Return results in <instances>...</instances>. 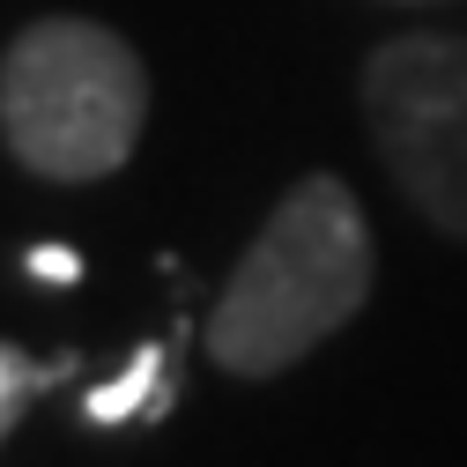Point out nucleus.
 Masks as SVG:
<instances>
[{"mask_svg":"<svg viewBox=\"0 0 467 467\" xmlns=\"http://www.w3.org/2000/svg\"><path fill=\"white\" fill-rule=\"evenodd\" d=\"M371 297V230L341 179H305L260 223L238 275L208 312V357L238 379H275L327 334H341Z\"/></svg>","mask_w":467,"mask_h":467,"instance_id":"f257e3e1","label":"nucleus"},{"mask_svg":"<svg viewBox=\"0 0 467 467\" xmlns=\"http://www.w3.org/2000/svg\"><path fill=\"white\" fill-rule=\"evenodd\" d=\"M67 371H75V357H60V364H37V357H23L16 341H0V438H8L23 408H30L45 386H60Z\"/></svg>","mask_w":467,"mask_h":467,"instance_id":"39448f33","label":"nucleus"},{"mask_svg":"<svg viewBox=\"0 0 467 467\" xmlns=\"http://www.w3.org/2000/svg\"><path fill=\"white\" fill-rule=\"evenodd\" d=\"M149 119V75L104 23H30L0 60V134L37 179H104L119 171Z\"/></svg>","mask_w":467,"mask_h":467,"instance_id":"f03ea898","label":"nucleus"},{"mask_svg":"<svg viewBox=\"0 0 467 467\" xmlns=\"http://www.w3.org/2000/svg\"><path fill=\"white\" fill-rule=\"evenodd\" d=\"M163 400H171V357L149 341L127 364V379H111V386H97L82 400V416L89 423H127V416H163Z\"/></svg>","mask_w":467,"mask_h":467,"instance_id":"20e7f679","label":"nucleus"},{"mask_svg":"<svg viewBox=\"0 0 467 467\" xmlns=\"http://www.w3.org/2000/svg\"><path fill=\"white\" fill-rule=\"evenodd\" d=\"M379 156L445 238H467V37H393L364 67Z\"/></svg>","mask_w":467,"mask_h":467,"instance_id":"7ed1b4c3","label":"nucleus"},{"mask_svg":"<svg viewBox=\"0 0 467 467\" xmlns=\"http://www.w3.org/2000/svg\"><path fill=\"white\" fill-rule=\"evenodd\" d=\"M30 275H45V282H75L82 260H75L67 245H37V253H30Z\"/></svg>","mask_w":467,"mask_h":467,"instance_id":"423d86ee","label":"nucleus"}]
</instances>
